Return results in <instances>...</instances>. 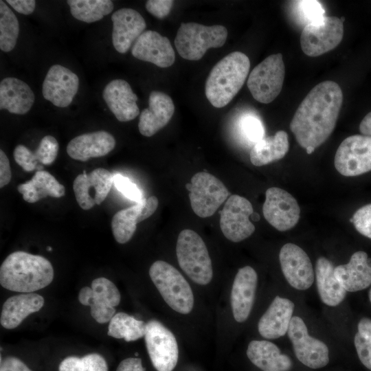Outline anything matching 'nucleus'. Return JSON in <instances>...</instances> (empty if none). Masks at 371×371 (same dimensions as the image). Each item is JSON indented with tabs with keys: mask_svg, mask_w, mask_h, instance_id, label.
Here are the masks:
<instances>
[{
	"mask_svg": "<svg viewBox=\"0 0 371 371\" xmlns=\"http://www.w3.org/2000/svg\"><path fill=\"white\" fill-rule=\"evenodd\" d=\"M289 149L288 135L278 131L275 135L263 137L252 147L249 156L251 164L262 166L282 159Z\"/></svg>",
	"mask_w": 371,
	"mask_h": 371,
	"instance_id": "nucleus-32",
	"label": "nucleus"
},
{
	"mask_svg": "<svg viewBox=\"0 0 371 371\" xmlns=\"http://www.w3.org/2000/svg\"><path fill=\"white\" fill-rule=\"evenodd\" d=\"M294 307L290 300L276 296L258 322L260 335L268 339L284 336L288 331Z\"/></svg>",
	"mask_w": 371,
	"mask_h": 371,
	"instance_id": "nucleus-25",
	"label": "nucleus"
},
{
	"mask_svg": "<svg viewBox=\"0 0 371 371\" xmlns=\"http://www.w3.org/2000/svg\"><path fill=\"white\" fill-rule=\"evenodd\" d=\"M44 298L36 293H23L8 297L1 313V325L6 329L17 327L29 315L38 311Z\"/></svg>",
	"mask_w": 371,
	"mask_h": 371,
	"instance_id": "nucleus-27",
	"label": "nucleus"
},
{
	"mask_svg": "<svg viewBox=\"0 0 371 371\" xmlns=\"http://www.w3.org/2000/svg\"><path fill=\"white\" fill-rule=\"evenodd\" d=\"M102 97L111 111L120 122H128L139 114L137 96L124 80L115 79L104 87Z\"/></svg>",
	"mask_w": 371,
	"mask_h": 371,
	"instance_id": "nucleus-23",
	"label": "nucleus"
},
{
	"mask_svg": "<svg viewBox=\"0 0 371 371\" xmlns=\"http://www.w3.org/2000/svg\"><path fill=\"white\" fill-rule=\"evenodd\" d=\"M315 148H313V147H308L306 148V153L310 155L311 154L314 150H315Z\"/></svg>",
	"mask_w": 371,
	"mask_h": 371,
	"instance_id": "nucleus-52",
	"label": "nucleus"
},
{
	"mask_svg": "<svg viewBox=\"0 0 371 371\" xmlns=\"http://www.w3.org/2000/svg\"><path fill=\"white\" fill-rule=\"evenodd\" d=\"M0 371H32L22 361L14 357L1 359Z\"/></svg>",
	"mask_w": 371,
	"mask_h": 371,
	"instance_id": "nucleus-47",
	"label": "nucleus"
},
{
	"mask_svg": "<svg viewBox=\"0 0 371 371\" xmlns=\"http://www.w3.org/2000/svg\"><path fill=\"white\" fill-rule=\"evenodd\" d=\"M336 170L341 175L355 177L371 170V137L354 135L339 146L334 159Z\"/></svg>",
	"mask_w": 371,
	"mask_h": 371,
	"instance_id": "nucleus-10",
	"label": "nucleus"
},
{
	"mask_svg": "<svg viewBox=\"0 0 371 371\" xmlns=\"http://www.w3.org/2000/svg\"><path fill=\"white\" fill-rule=\"evenodd\" d=\"M58 371H108V366L102 355L91 353L81 358L66 357L60 363Z\"/></svg>",
	"mask_w": 371,
	"mask_h": 371,
	"instance_id": "nucleus-37",
	"label": "nucleus"
},
{
	"mask_svg": "<svg viewBox=\"0 0 371 371\" xmlns=\"http://www.w3.org/2000/svg\"><path fill=\"white\" fill-rule=\"evenodd\" d=\"M54 278L51 262L39 255L17 251L8 255L0 267V284L10 291L32 293L48 286Z\"/></svg>",
	"mask_w": 371,
	"mask_h": 371,
	"instance_id": "nucleus-2",
	"label": "nucleus"
},
{
	"mask_svg": "<svg viewBox=\"0 0 371 371\" xmlns=\"http://www.w3.org/2000/svg\"><path fill=\"white\" fill-rule=\"evenodd\" d=\"M149 276L167 304L181 314L191 312L194 306L192 289L182 274L170 264L155 261Z\"/></svg>",
	"mask_w": 371,
	"mask_h": 371,
	"instance_id": "nucleus-4",
	"label": "nucleus"
},
{
	"mask_svg": "<svg viewBox=\"0 0 371 371\" xmlns=\"http://www.w3.org/2000/svg\"><path fill=\"white\" fill-rule=\"evenodd\" d=\"M189 192L191 207L201 218L212 216L229 194L221 181L205 172L192 176Z\"/></svg>",
	"mask_w": 371,
	"mask_h": 371,
	"instance_id": "nucleus-8",
	"label": "nucleus"
},
{
	"mask_svg": "<svg viewBox=\"0 0 371 371\" xmlns=\"http://www.w3.org/2000/svg\"><path fill=\"white\" fill-rule=\"evenodd\" d=\"M79 87L78 76L60 65H54L48 70L42 86L44 98L54 105L68 106Z\"/></svg>",
	"mask_w": 371,
	"mask_h": 371,
	"instance_id": "nucleus-18",
	"label": "nucleus"
},
{
	"mask_svg": "<svg viewBox=\"0 0 371 371\" xmlns=\"http://www.w3.org/2000/svg\"><path fill=\"white\" fill-rule=\"evenodd\" d=\"M342 102L341 87L333 80L323 81L308 92L290 123L302 147L315 148L326 142L335 129Z\"/></svg>",
	"mask_w": 371,
	"mask_h": 371,
	"instance_id": "nucleus-1",
	"label": "nucleus"
},
{
	"mask_svg": "<svg viewBox=\"0 0 371 371\" xmlns=\"http://www.w3.org/2000/svg\"><path fill=\"white\" fill-rule=\"evenodd\" d=\"M19 23L17 17L3 1H0V49L12 51L17 42Z\"/></svg>",
	"mask_w": 371,
	"mask_h": 371,
	"instance_id": "nucleus-36",
	"label": "nucleus"
},
{
	"mask_svg": "<svg viewBox=\"0 0 371 371\" xmlns=\"http://www.w3.org/2000/svg\"><path fill=\"white\" fill-rule=\"evenodd\" d=\"M368 263L369 266L371 267V258H368Z\"/></svg>",
	"mask_w": 371,
	"mask_h": 371,
	"instance_id": "nucleus-53",
	"label": "nucleus"
},
{
	"mask_svg": "<svg viewBox=\"0 0 371 371\" xmlns=\"http://www.w3.org/2000/svg\"><path fill=\"white\" fill-rule=\"evenodd\" d=\"M344 36V24L336 16H325L317 24H306L301 33L303 52L311 57L321 56L335 49Z\"/></svg>",
	"mask_w": 371,
	"mask_h": 371,
	"instance_id": "nucleus-11",
	"label": "nucleus"
},
{
	"mask_svg": "<svg viewBox=\"0 0 371 371\" xmlns=\"http://www.w3.org/2000/svg\"><path fill=\"white\" fill-rule=\"evenodd\" d=\"M227 37V30L223 25L182 23L177 32L175 45L182 58L198 60L208 49L222 47Z\"/></svg>",
	"mask_w": 371,
	"mask_h": 371,
	"instance_id": "nucleus-6",
	"label": "nucleus"
},
{
	"mask_svg": "<svg viewBox=\"0 0 371 371\" xmlns=\"http://www.w3.org/2000/svg\"><path fill=\"white\" fill-rule=\"evenodd\" d=\"M120 299V291L114 283L103 277L94 279L91 287H82L78 294L80 303L90 306L92 317L100 324L110 322Z\"/></svg>",
	"mask_w": 371,
	"mask_h": 371,
	"instance_id": "nucleus-12",
	"label": "nucleus"
},
{
	"mask_svg": "<svg viewBox=\"0 0 371 371\" xmlns=\"http://www.w3.org/2000/svg\"><path fill=\"white\" fill-rule=\"evenodd\" d=\"M359 131L363 135L371 137V111L361 120Z\"/></svg>",
	"mask_w": 371,
	"mask_h": 371,
	"instance_id": "nucleus-51",
	"label": "nucleus"
},
{
	"mask_svg": "<svg viewBox=\"0 0 371 371\" xmlns=\"http://www.w3.org/2000/svg\"><path fill=\"white\" fill-rule=\"evenodd\" d=\"M35 100L27 84L16 78H3L0 82V109L18 115L27 113Z\"/></svg>",
	"mask_w": 371,
	"mask_h": 371,
	"instance_id": "nucleus-28",
	"label": "nucleus"
},
{
	"mask_svg": "<svg viewBox=\"0 0 371 371\" xmlns=\"http://www.w3.org/2000/svg\"><path fill=\"white\" fill-rule=\"evenodd\" d=\"M299 10L304 16L306 24L319 23L325 18V10L317 1L305 0L297 1Z\"/></svg>",
	"mask_w": 371,
	"mask_h": 371,
	"instance_id": "nucleus-40",
	"label": "nucleus"
},
{
	"mask_svg": "<svg viewBox=\"0 0 371 371\" xmlns=\"http://www.w3.org/2000/svg\"><path fill=\"white\" fill-rule=\"evenodd\" d=\"M113 175L105 168H98L89 174H79L74 179L73 189L79 206L87 210L101 204L109 193Z\"/></svg>",
	"mask_w": 371,
	"mask_h": 371,
	"instance_id": "nucleus-16",
	"label": "nucleus"
},
{
	"mask_svg": "<svg viewBox=\"0 0 371 371\" xmlns=\"http://www.w3.org/2000/svg\"><path fill=\"white\" fill-rule=\"evenodd\" d=\"M17 189L23 199L30 203L47 196L60 198L65 194L64 186L45 170H38L30 180L19 184Z\"/></svg>",
	"mask_w": 371,
	"mask_h": 371,
	"instance_id": "nucleus-31",
	"label": "nucleus"
},
{
	"mask_svg": "<svg viewBox=\"0 0 371 371\" xmlns=\"http://www.w3.org/2000/svg\"><path fill=\"white\" fill-rule=\"evenodd\" d=\"M113 180L116 189L128 199L139 203L144 199L139 188L128 178L116 173L113 175Z\"/></svg>",
	"mask_w": 371,
	"mask_h": 371,
	"instance_id": "nucleus-41",
	"label": "nucleus"
},
{
	"mask_svg": "<svg viewBox=\"0 0 371 371\" xmlns=\"http://www.w3.org/2000/svg\"><path fill=\"white\" fill-rule=\"evenodd\" d=\"M115 146L114 137L107 131H98L80 135L72 139L67 146L68 155L78 161L103 157Z\"/></svg>",
	"mask_w": 371,
	"mask_h": 371,
	"instance_id": "nucleus-24",
	"label": "nucleus"
},
{
	"mask_svg": "<svg viewBox=\"0 0 371 371\" xmlns=\"http://www.w3.org/2000/svg\"><path fill=\"white\" fill-rule=\"evenodd\" d=\"M257 282V273L251 267L238 269L231 291V306L236 322H243L248 318L254 304Z\"/></svg>",
	"mask_w": 371,
	"mask_h": 371,
	"instance_id": "nucleus-21",
	"label": "nucleus"
},
{
	"mask_svg": "<svg viewBox=\"0 0 371 371\" xmlns=\"http://www.w3.org/2000/svg\"><path fill=\"white\" fill-rule=\"evenodd\" d=\"M158 199L155 196L145 199L144 204L140 215V222L148 218L154 214L158 206Z\"/></svg>",
	"mask_w": 371,
	"mask_h": 371,
	"instance_id": "nucleus-50",
	"label": "nucleus"
},
{
	"mask_svg": "<svg viewBox=\"0 0 371 371\" xmlns=\"http://www.w3.org/2000/svg\"><path fill=\"white\" fill-rule=\"evenodd\" d=\"M47 249H48L49 251H51V250H52V248L49 247H47Z\"/></svg>",
	"mask_w": 371,
	"mask_h": 371,
	"instance_id": "nucleus-56",
	"label": "nucleus"
},
{
	"mask_svg": "<svg viewBox=\"0 0 371 371\" xmlns=\"http://www.w3.org/2000/svg\"><path fill=\"white\" fill-rule=\"evenodd\" d=\"M354 343L361 362L371 370V338L363 337L357 333Z\"/></svg>",
	"mask_w": 371,
	"mask_h": 371,
	"instance_id": "nucleus-44",
	"label": "nucleus"
},
{
	"mask_svg": "<svg viewBox=\"0 0 371 371\" xmlns=\"http://www.w3.org/2000/svg\"><path fill=\"white\" fill-rule=\"evenodd\" d=\"M67 2L71 15L86 23L100 21L113 9V3L110 0H69Z\"/></svg>",
	"mask_w": 371,
	"mask_h": 371,
	"instance_id": "nucleus-35",
	"label": "nucleus"
},
{
	"mask_svg": "<svg viewBox=\"0 0 371 371\" xmlns=\"http://www.w3.org/2000/svg\"><path fill=\"white\" fill-rule=\"evenodd\" d=\"M253 212L249 200L237 194L230 196L220 218V227L225 238L238 243L249 237L255 231V226L249 220Z\"/></svg>",
	"mask_w": 371,
	"mask_h": 371,
	"instance_id": "nucleus-14",
	"label": "nucleus"
},
{
	"mask_svg": "<svg viewBox=\"0 0 371 371\" xmlns=\"http://www.w3.org/2000/svg\"><path fill=\"white\" fill-rule=\"evenodd\" d=\"M132 55L137 59L151 63L157 67H170L175 55L169 39L153 30L144 32L133 44Z\"/></svg>",
	"mask_w": 371,
	"mask_h": 371,
	"instance_id": "nucleus-19",
	"label": "nucleus"
},
{
	"mask_svg": "<svg viewBox=\"0 0 371 371\" xmlns=\"http://www.w3.org/2000/svg\"><path fill=\"white\" fill-rule=\"evenodd\" d=\"M315 276L317 291L323 303L330 306L339 304L345 298L346 291L335 276V267L324 257L317 260Z\"/></svg>",
	"mask_w": 371,
	"mask_h": 371,
	"instance_id": "nucleus-30",
	"label": "nucleus"
},
{
	"mask_svg": "<svg viewBox=\"0 0 371 371\" xmlns=\"http://www.w3.org/2000/svg\"><path fill=\"white\" fill-rule=\"evenodd\" d=\"M369 299H370V301L371 302V289L369 291Z\"/></svg>",
	"mask_w": 371,
	"mask_h": 371,
	"instance_id": "nucleus-54",
	"label": "nucleus"
},
{
	"mask_svg": "<svg viewBox=\"0 0 371 371\" xmlns=\"http://www.w3.org/2000/svg\"><path fill=\"white\" fill-rule=\"evenodd\" d=\"M58 143L52 135L43 137L34 151L37 161L43 165L52 164L58 155Z\"/></svg>",
	"mask_w": 371,
	"mask_h": 371,
	"instance_id": "nucleus-38",
	"label": "nucleus"
},
{
	"mask_svg": "<svg viewBox=\"0 0 371 371\" xmlns=\"http://www.w3.org/2000/svg\"><path fill=\"white\" fill-rule=\"evenodd\" d=\"M294 353L304 365L313 369L321 368L329 362V350L322 341L308 335L303 319L292 317L287 331Z\"/></svg>",
	"mask_w": 371,
	"mask_h": 371,
	"instance_id": "nucleus-13",
	"label": "nucleus"
},
{
	"mask_svg": "<svg viewBox=\"0 0 371 371\" xmlns=\"http://www.w3.org/2000/svg\"><path fill=\"white\" fill-rule=\"evenodd\" d=\"M12 179V172L9 159L5 153L0 150V188L8 185Z\"/></svg>",
	"mask_w": 371,
	"mask_h": 371,
	"instance_id": "nucleus-46",
	"label": "nucleus"
},
{
	"mask_svg": "<svg viewBox=\"0 0 371 371\" xmlns=\"http://www.w3.org/2000/svg\"><path fill=\"white\" fill-rule=\"evenodd\" d=\"M250 69L247 55L233 52L221 59L207 78L205 93L210 104L222 108L229 102L244 85Z\"/></svg>",
	"mask_w": 371,
	"mask_h": 371,
	"instance_id": "nucleus-3",
	"label": "nucleus"
},
{
	"mask_svg": "<svg viewBox=\"0 0 371 371\" xmlns=\"http://www.w3.org/2000/svg\"><path fill=\"white\" fill-rule=\"evenodd\" d=\"M6 1L17 12L25 15L32 14L36 7V1L34 0H7Z\"/></svg>",
	"mask_w": 371,
	"mask_h": 371,
	"instance_id": "nucleus-48",
	"label": "nucleus"
},
{
	"mask_svg": "<svg viewBox=\"0 0 371 371\" xmlns=\"http://www.w3.org/2000/svg\"><path fill=\"white\" fill-rule=\"evenodd\" d=\"M144 198L135 205L116 212L111 220V229L115 240L124 244L133 236L145 201Z\"/></svg>",
	"mask_w": 371,
	"mask_h": 371,
	"instance_id": "nucleus-33",
	"label": "nucleus"
},
{
	"mask_svg": "<svg viewBox=\"0 0 371 371\" xmlns=\"http://www.w3.org/2000/svg\"><path fill=\"white\" fill-rule=\"evenodd\" d=\"M247 355L251 362L262 371H289L292 366L290 358L282 354L273 343L253 340L247 347Z\"/></svg>",
	"mask_w": 371,
	"mask_h": 371,
	"instance_id": "nucleus-29",
	"label": "nucleus"
},
{
	"mask_svg": "<svg viewBox=\"0 0 371 371\" xmlns=\"http://www.w3.org/2000/svg\"><path fill=\"white\" fill-rule=\"evenodd\" d=\"M350 221L357 232L371 238V203L358 209Z\"/></svg>",
	"mask_w": 371,
	"mask_h": 371,
	"instance_id": "nucleus-42",
	"label": "nucleus"
},
{
	"mask_svg": "<svg viewBox=\"0 0 371 371\" xmlns=\"http://www.w3.org/2000/svg\"><path fill=\"white\" fill-rule=\"evenodd\" d=\"M284 75L282 55L280 53L271 54L252 69L247 85L256 101L268 104L281 92Z\"/></svg>",
	"mask_w": 371,
	"mask_h": 371,
	"instance_id": "nucleus-7",
	"label": "nucleus"
},
{
	"mask_svg": "<svg viewBox=\"0 0 371 371\" xmlns=\"http://www.w3.org/2000/svg\"><path fill=\"white\" fill-rule=\"evenodd\" d=\"M146 323L123 312L115 313L109 322L107 335L126 341H133L144 337Z\"/></svg>",
	"mask_w": 371,
	"mask_h": 371,
	"instance_id": "nucleus-34",
	"label": "nucleus"
},
{
	"mask_svg": "<svg viewBox=\"0 0 371 371\" xmlns=\"http://www.w3.org/2000/svg\"><path fill=\"white\" fill-rule=\"evenodd\" d=\"M365 251H356L347 264L335 268V276L346 292L359 291L371 284V267Z\"/></svg>",
	"mask_w": 371,
	"mask_h": 371,
	"instance_id": "nucleus-26",
	"label": "nucleus"
},
{
	"mask_svg": "<svg viewBox=\"0 0 371 371\" xmlns=\"http://www.w3.org/2000/svg\"><path fill=\"white\" fill-rule=\"evenodd\" d=\"M176 254L179 265L192 281L201 285L210 282L212 261L203 240L196 232L185 229L179 233Z\"/></svg>",
	"mask_w": 371,
	"mask_h": 371,
	"instance_id": "nucleus-5",
	"label": "nucleus"
},
{
	"mask_svg": "<svg viewBox=\"0 0 371 371\" xmlns=\"http://www.w3.org/2000/svg\"><path fill=\"white\" fill-rule=\"evenodd\" d=\"M116 371H146L139 358L129 357L122 360Z\"/></svg>",
	"mask_w": 371,
	"mask_h": 371,
	"instance_id": "nucleus-49",
	"label": "nucleus"
},
{
	"mask_svg": "<svg viewBox=\"0 0 371 371\" xmlns=\"http://www.w3.org/2000/svg\"><path fill=\"white\" fill-rule=\"evenodd\" d=\"M111 20L113 47L117 52L125 54L145 32L146 21L137 11L127 8L119 9L113 12Z\"/></svg>",
	"mask_w": 371,
	"mask_h": 371,
	"instance_id": "nucleus-20",
	"label": "nucleus"
},
{
	"mask_svg": "<svg viewBox=\"0 0 371 371\" xmlns=\"http://www.w3.org/2000/svg\"><path fill=\"white\" fill-rule=\"evenodd\" d=\"M340 19H341V21L342 22H344V20H345V18H344V16H341V17L340 18Z\"/></svg>",
	"mask_w": 371,
	"mask_h": 371,
	"instance_id": "nucleus-55",
	"label": "nucleus"
},
{
	"mask_svg": "<svg viewBox=\"0 0 371 371\" xmlns=\"http://www.w3.org/2000/svg\"><path fill=\"white\" fill-rule=\"evenodd\" d=\"M244 137L254 144L264 137L265 130L261 121L254 115H246L240 124Z\"/></svg>",
	"mask_w": 371,
	"mask_h": 371,
	"instance_id": "nucleus-39",
	"label": "nucleus"
},
{
	"mask_svg": "<svg viewBox=\"0 0 371 371\" xmlns=\"http://www.w3.org/2000/svg\"><path fill=\"white\" fill-rule=\"evenodd\" d=\"M173 3L172 0H148L146 9L154 16L162 19L170 13Z\"/></svg>",
	"mask_w": 371,
	"mask_h": 371,
	"instance_id": "nucleus-45",
	"label": "nucleus"
},
{
	"mask_svg": "<svg viewBox=\"0 0 371 371\" xmlns=\"http://www.w3.org/2000/svg\"><path fill=\"white\" fill-rule=\"evenodd\" d=\"M262 213L271 225L284 232L297 223L300 208L291 194L283 189L272 187L266 190Z\"/></svg>",
	"mask_w": 371,
	"mask_h": 371,
	"instance_id": "nucleus-15",
	"label": "nucleus"
},
{
	"mask_svg": "<svg viewBox=\"0 0 371 371\" xmlns=\"http://www.w3.org/2000/svg\"><path fill=\"white\" fill-rule=\"evenodd\" d=\"M279 260L283 275L289 284L298 290H306L314 281L311 261L298 245L286 243L280 249Z\"/></svg>",
	"mask_w": 371,
	"mask_h": 371,
	"instance_id": "nucleus-17",
	"label": "nucleus"
},
{
	"mask_svg": "<svg viewBox=\"0 0 371 371\" xmlns=\"http://www.w3.org/2000/svg\"><path fill=\"white\" fill-rule=\"evenodd\" d=\"M13 156L17 164L26 172L34 170L38 166V163H39L36 159L34 152H32L28 148L22 144L15 147Z\"/></svg>",
	"mask_w": 371,
	"mask_h": 371,
	"instance_id": "nucleus-43",
	"label": "nucleus"
},
{
	"mask_svg": "<svg viewBox=\"0 0 371 371\" xmlns=\"http://www.w3.org/2000/svg\"><path fill=\"white\" fill-rule=\"evenodd\" d=\"M174 112L175 105L169 95L161 91H152L148 98V107L140 113L139 133L146 137L154 135L169 122Z\"/></svg>",
	"mask_w": 371,
	"mask_h": 371,
	"instance_id": "nucleus-22",
	"label": "nucleus"
},
{
	"mask_svg": "<svg viewBox=\"0 0 371 371\" xmlns=\"http://www.w3.org/2000/svg\"><path fill=\"white\" fill-rule=\"evenodd\" d=\"M144 337L154 368L157 371H172L179 357L178 344L173 333L159 321L151 319L146 323Z\"/></svg>",
	"mask_w": 371,
	"mask_h": 371,
	"instance_id": "nucleus-9",
	"label": "nucleus"
}]
</instances>
